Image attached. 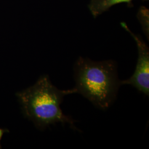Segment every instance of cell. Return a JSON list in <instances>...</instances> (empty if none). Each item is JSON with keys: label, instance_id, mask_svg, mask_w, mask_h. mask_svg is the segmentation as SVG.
<instances>
[{"label": "cell", "instance_id": "cell-4", "mask_svg": "<svg viewBox=\"0 0 149 149\" xmlns=\"http://www.w3.org/2000/svg\"><path fill=\"white\" fill-rule=\"evenodd\" d=\"M133 0H91L88 7L93 17H97L102 14L104 12L109 11L112 6L121 3H127L129 7H132V2ZM148 1V0H143Z\"/></svg>", "mask_w": 149, "mask_h": 149}, {"label": "cell", "instance_id": "cell-3", "mask_svg": "<svg viewBox=\"0 0 149 149\" xmlns=\"http://www.w3.org/2000/svg\"><path fill=\"white\" fill-rule=\"evenodd\" d=\"M120 25L134 39L138 51V58L133 74L128 80L121 81V85L132 86L139 91L148 96L149 95V48L141 36L136 35L132 32L125 22H122Z\"/></svg>", "mask_w": 149, "mask_h": 149}, {"label": "cell", "instance_id": "cell-1", "mask_svg": "<svg viewBox=\"0 0 149 149\" xmlns=\"http://www.w3.org/2000/svg\"><path fill=\"white\" fill-rule=\"evenodd\" d=\"M76 93L74 87L68 90L58 89L52 84L48 75H43L34 85L17 92L16 96L24 115L38 129L43 130L61 123H68L72 129L80 132L74 125L76 121L64 114L60 108L65 96Z\"/></svg>", "mask_w": 149, "mask_h": 149}, {"label": "cell", "instance_id": "cell-5", "mask_svg": "<svg viewBox=\"0 0 149 149\" xmlns=\"http://www.w3.org/2000/svg\"><path fill=\"white\" fill-rule=\"evenodd\" d=\"M140 11L141 12V13L143 14L140 15L139 13V15H138V17H139V21L141 24L144 33L145 34L146 36L149 39V18H149V15L148 13H149V11H147L145 13H146L145 15H144L141 7L140 8Z\"/></svg>", "mask_w": 149, "mask_h": 149}, {"label": "cell", "instance_id": "cell-6", "mask_svg": "<svg viewBox=\"0 0 149 149\" xmlns=\"http://www.w3.org/2000/svg\"><path fill=\"white\" fill-rule=\"evenodd\" d=\"M7 133H10V130L7 129H2L0 128V149H1V140L2 139V138L3 135L4 134Z\"/></svg>", "mask_w": 149, "mask_h": 149}, {"label": "cell", "instance_id": "cell-2", "mask_svg": "<svg viewBox=\"0 0 149 149\" xmlns=\"http://www.w3.org/2000/svg\"><path fill=\"white\" fill-rule=\"evenodd\" d=\"M74 88L97 108L106 110L115 101L121 86L113 60L93 61L80 57L74 64Z\"/></svg>", "mask_w": 149, "mask_h": 149}]
</instances>
